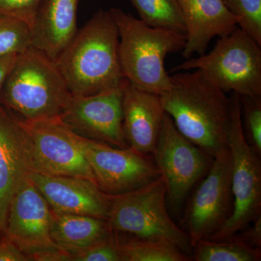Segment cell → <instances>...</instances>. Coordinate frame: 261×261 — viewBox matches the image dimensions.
Segmentation results:
<instances>
[{
	"label": "cell",
	"mask_w": 261,
	"mask_h": 261,
	"mask_svg": "<svg viewBox=\"0 0 261 261\" xmlns=\"http://www.w3.org/2000/svg\"><path fill=\"white\" fill-rule=\"evenodd\" d=\"M171 84L161 95L165 111L184 137L214 158L228 147L230 97L200 70L176 73Z\"/></svg>",
	"instance_id": "1"
},
{
	"label": "cell",
	"mask_w": 261,
	"mask_h": 261,
	"mask_svg": "<svg viewBox=\"0 0 261 261\" xmlns=\"http://www.w3.org/2000/svg\"><path fill=\"white\" fill-rule=\"evenodd\" d=\"M119 34L109 10H98L78 30L56 63L72 95H92L120 88Z\"/></svg>",
	"instance_id": "2"
},
{
	"label": "cell",
	"mask_w": 261,
	"mask_h": 261,
	"mask_svg": "<svg viewBox=\"0 0 261 261\" xmlns=\"http://www.w3.org/2000/svg\"><path fill=\"white\" fill-rule=\"evenodd\" d=\"M109 12L119 34L118 54L125 79L137 88L163 95L171 85L165 68L166 57L182 51L186 36L152 28L119 8Z\"/></svg>",
	"instance_id": "3"
},
{
	"label": "cell",
	"mask_w": 261,
	"mask_h": 261,
	"mask_svg": "<svg viewBox=\"0 0 261 261\" xmlns=\"http://www.w3.org/2000/svg\"><path fill=\"white\" fill-rule=\"evenodd\" d=\"M71 97L56 61L33 47L17 57L0 92V103L23 120L61 116Z\"/></svg>",
	"instance_id": "4"
},
{
	"label": "cell",
	"mask_w": 261,
	"mask_h": 261,
	"mask_svg": "<svg viewBox=\"0 0 261 261\" xmlns=\"http://www.w3.org/2000/svg\"><path fill=\"white\" fill-rule=\"evenodd\" d=\"M167 190L162 176L121 195H111L108 221L113 231L174 244L191 256L188 233L173 222L166 206Z\"/></svg>",
	"instance_id": "5"
},
{
	"label": "cell",
	"mask_w": 261,
	"mask_h": 261,
	"mask_svg": "<svg viewBox=\"0 0 261 261\" xmlns=\"http://www.w3.org/2000/svg\"><path fill=\"white\" fill-rule=\"evenodd\" d=\"M201 70L226 93L261 96V46L240 28L220 37L210 53L186 60L171 70Z\"/></svg>",
	"instance_id": "6"
},
{
	"label": "cell",
	"mask_w": 261,
	"mask_h": 261,
	"mask_svg": "<svg viewBox=\"0 0 261 261\" xmlns=\"http://www.w3.org/2000/svg\"><path fill=\"white\" fill-rule=\"evenodd\" d=\"M229 97L231 108L227 146L232 160L233 211L224 226L208 239L211 240L231 238L261 216L260 157L244 137L240 96L231 93Z\"/></svg>",
	"instance_id": "7"
},
{
	"label": "cell",
	"mask_w": 261,
	"mask_h": 261,
	"mask_svg": "<svg viewBox=\"0 0 261 261\" xmlns=\"http://www.w3.org/2000/svg\"><path fill=\"white\" fill-rule=\"evenodd\" d=\"M213 159L207 176L192 194L185 211L184 224L192 247L218 232L232 214V160L229 149H221Z\"/></svg>",
	"instance_id": "8"
},
{
	"label": "cell",
	"mask_w": 261,
	"mask_h": 261,
	"mask_svg": "<svg viewBox=\"0 0 261 261\" xmlns=\"http://www.w3.org/2000/svg\"><path fill=\"white\" fill-rule=\"evenodd\" d=\"M170 205L179 210L196 183L211 166V156L178 132L166 113L153 153Z\"/></svg>",
	"instance_id": "9"
},
{
	"label": "cell",
	"mask_w": 261,
	"mask_h": 261,
	"mask_svg": "<svg viewBox=\"0 0 261 261\" xmlns=\"http://www.w3.org/2000/svg\"><path fill=\"white\" fill-rule=\"evenodd\" d=\"M77 141L98 187L108 195L133 191L161 176L149 154L130 147H112L78 135Z\"/></svg>",
	"instance_id": "10"
},
{
	"label": "cell",
	"mask_w": 261,
	"mask_h": 261,
	"mask_svg": "<svg viewBox=\"0 0 261 261\" xmlns=\"http://www.w3.org/2000/svg\"><path fill=\"white\" fill-rule=\"evenodd\" d=\"M20 121L32 142L36 173L85 178L97 185L76 134L60 116Z\"/></svg>",
	"instance_id": "11"
},
{
	"label": "cell",
	"mask_w": 261,
	"mask_h": 261,
	"mask_svg": "<svg viewBox=\"0 0 261 261\" xmlns=\"http://www.w3.org/2000/svg\"><path fill=\"white\" fill-rule=\"evenodd\" d=\"M51 220L50 207L29 179L10 202L3 231L32 260L40 261L46 254L59 249L51 239Z\"/></svg>",
	"instance_id": "12"
},
{
	"label": "cell",
	"mask_w": 261,
	"mask_h": 261,
	"mask_svg": "<svg viewBox=\"0 0 261 261\" xmlns=\"http://www.w3.org/2000/svg\"><path fill=\"white\" fill-rule=\"evenodd\" d=\"M122 100V87L92 95H72L60 118L81 137L126 148Z\"/></svg>",
	"instance_id": "13"
},
{
	"label": "cell",
	"mask_w": 261,
	"mask_h": 261,
	"mask_svg": "<svg viewBox=\"0 0 261 261\" xmlns=\"http://www.w3.org/2000/svg\"><path fill=\"white\" fill-rule=\"evenodd\" d=\"M35 172L32 146L20 120L0 103V232L4 231L10 202Z\"/></svg>",
	"instance_id": "14"
},
{
	"label": "cell",
	"mask_w": 261,
	"mask_h": 261,
	"mask_svg": "<svg viewBox=\"0 0 261 261\" xmlns=\"http://www.w3.org/2000/svg\"><path fill=\"white\" fill-rule=\"evenodd\" d=\"M31 181L47 201L51 211L84 215L108 220L111 195L85 178L33 173Z\"/></svg>",
	"instance_id": "15"
},
{
	"label": "cell",
	"mask_w": 261,
	"mask_h": 261,
	"mask_svg": "<svg viewBox=\"0 0 261 261\" xmlns=\"http://www.w3.org/2000/svg\"><path fill=\"white\" fill-rule=\"evenodd\" d=\"M123 91V128L129 147L152 154L166 111L161 96L134 87L126 80Z\"/></svg>",
	"instance_id": "16"
},
{
	"label": "cell",
	"mask_w": 261,
	"mask_h": 261,
	"mask_svg": "<svg viewBox=\"0 0 261 261\" xmlns=\"http://www.w3.org/2000/svg\"><path fill=\"white\" fill-rule=\"evenodd\" d=\"M186 27L182 57L206 53L214 37L227 36L238 28V19L223 0H178Z\"/></svg>",
	"instance_id": "17"
},
{
	"label": "cell",
	"mask_w": 261,
	"mask_h": 261,
	"mask_svg": "<svg viewBox=\"0 0 261 261\" xmlns=\"http://www.w3.org/2000/svg\"><path fill=\"white\" fill-rule=\"evenodd\" d=\"M80 0H42L33 20L32 47L56 61L78 32Z\"/></svg>",
	"instance_id": "18"
},
{
	"label": "cell",
	"mask_w": 261,
	"mask_h": 261,
	"mask_svg": "<svg viewBox=\"0 0 261 261\" xmlns=\"http://www.w3.org/2000/svg\"><path fill=\"white\" fill-rule=\"evenodd\" d=\"M53 211L51 237L58 248L73 257L113 232L108 220Z\"/></svg>",
	"instance_id": "19"
},
{
	"label": "cell",
	"mask_w": 261,
	"mask_h": 261,
	"mask_svg": "<svg viewBox=\"0 0 261 261\" xmlns=\"http://www.w3.org/2000/svg\"><path fill=\"white\" fill-rule=\"evenodd\" d=\"M116 233L121 261L191 260L192 256L166 240Z\"/></svg>",
	"instance_id": "20"
},
{
	"label": "cell",
	"mask_w": 261,
	"mask_h": 261,
	"mask_svg": "<svg viewBox=\"0 0 261 261\" xmlns=\"http://www.w3.org/2000/svg\"><path fill=\"white\" fill-rule=\"evenodd\" d=\"M196 261H259L261 248H253L237 235L223 240H202L192 247Z\"/></svg>",
	"instance_id": "21"
},
{
	"label": "cell",
	"mask_w": 261,
	"mask_h": 261,
	"mask_svg": "<svg viewBox=\"0 0 261 261\" xmlns=\"http://www.w3.org/2000/svg\"><path fill=\"white\" fill-rule=\"evenodd\" d=\"M140 20L152 28L186 36V27L178 0H130Z\"/></svg>",
	"instance_id": "22"
},
{
	"label": "cell",
	"mask_w": 261,
	"mask_h": 261,
	"mask_svg": "<svg viewBox=\"0 0 261 261\" xmlns=\"http://www.w3.org/2000/svg\"><path fill=\"white\" fill-rule=\"evenodd\" d=\"M32 47V31L27 22L0 15V55L22 54Z\"/></svg>",
	"instance_id": "23"
},
{
	"label": "cell",
	"mask_w": 261,
	"mask_h": 261,
	"mask_svg": "<svg viewBox=\"0 0 261 261\" xmlns=\"http://www.w3.org/2000/svg\"><path fill=\"white\" fill-rule=\"evenodd\" d=\"M244 137L250 148L261 156V96L240 97Z\"/></svg>",
	"instance_id": "24"
},
{
	"label": "cell",
	"mask_w": 261,
	"mask_h": 261,
	"mask_svg": "<svg viewBox=\"0 0 261 261\" xmlns=\"http://www.w3.org/2000/svg\"><path fill=\"white\" fill-rule=\"evenodd\" d=\"M238 25L261 46V0H223Z\"/></svg>",
	"instance_id": "25"
},
{
	"label": "cell",
	"mask_w": 261,
	"mask_h": 261,
	"mask_svg": "<svg viewBox=\"0 0 261 261\" xmlns=\"http://www.w3.org/2000/svg\"><path fill=\"white\" fill-rule=\"evenodd\" d=\"M72 261H121L116 231L94 246L73 257Z\"/></svg>",
	"instance_id": "26"
},
{
	"label": "cell",
	"mask_w": 261,
	"mask_h": 261,
	"mask_svg": "<svg viewBox=\"0 0 261 261\" xmlns=\"http://www.w3.org/2000/svg\"><path fill=\"white\" fill-rule=\"evenodd\" d=\"M42 0H0V15L21 19L32 25Z\"/></svg>",
	"instance_id": "27"
},
{
	"label": "cell",
	"mask_w": 261,
	"mask_h": 261,
	"mask_svg": "<svg viewBox=\"0 0 261 261\" xmlns=\"http://www.w3.org/2000/svg\"><path fill=\"white\" fill-rule=\"evenodd\" d=\"M32 259L22 252L9 239L0 240V261H30Z\"/></svg>",
	"instance_id": "28"
},
{
	"label": "cell",
	"mask_w": 261,
	"mask_h": 261,
	"mask_svg": "<svg viewBox=\"0 0 261 261\" xmlns=\"http://www.w3.org/2000/svg\"><path fill=\"white\" fill-rule=\"evenodd\" d=\"M252 223V226H248L235 235L248 246L261 248V216Z\"/></svg>",
	"instance_id": "29"
},
{
	"label": "cell",
	"mask_w": 261,
	"mask_h": 261,
	"mask_svg": "<svg viewBox=\"0 0 261 261\" xmlns=\"http://www.w3.org/2000/svg\"><path fill=\"white\" fill-rule=\"evenodd\" d=\"M17 57L16 55H0V92L7 75L16 61Z\"/></svg>",
	"instance_id": "30"
}]
</instances>
